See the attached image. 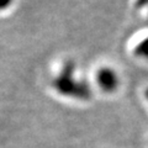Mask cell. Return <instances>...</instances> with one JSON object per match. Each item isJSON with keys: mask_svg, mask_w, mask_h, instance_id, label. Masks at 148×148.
Returning a JSON list of instances; mask_svg holds the SVG:
<instances>
[{"mask_svg": "<svg viewBox=\"0 0 148 148\" xmlns=\"http://www.w3.org/2000/svg\"><path fill=\"white\" fill-rule=\"evenodd\" d=\"M74 69L75 64L71 59L63 64L61 73L53 80L54 89L64 96H71L79 100H89L92 94L90 86L85 82L74 80Z\"/></svg>", "mask_w": 148, "mask_h": 148, "instance_id": "cell-1", "label": "cell"}, {"mask_svg": "<svg viewBox=\"0 0 148 148\" xmlns=\"http://www.w3.org/2000/svg\"><path fill=\"white\" fill-rule=\"evenodd\" d=\"M133 54L136 57L148 59V36L146 38H143L138 45H136L135 49H133Z\"/></svg>", "mask_w": 148, "mask_h": 148, "instance_id": "cell-3", "label": "cell"}, {"mask_svg": "<svg viewBox=\"0 0 148 148\" xmlns=\"http://www.w3.org/2000/svg\"><path fill=\"white\" fill-rule=\"evenodd\" d=\"M145 96H146V99L148 100V88H147V89L145 90Z\"/></svg>", "mask_w": 148, "mask_h": 148, "instance_id": "cell-6", "label": "cell"}, {"mask_svg": "<svg viewBox=\"0 0 148 148\" xmlns=\"http://www.w3.org/2000/svg\"><path fill=\"white\" fill-rule=\"evenodd\" d=\"M12 0H0V6H1L3 10H5V9L10 5Z\"/></svg>", "mask_w": 148, "mask_h": 148, "instance_id": "cell-5", "label": "cell"}, {"mask_svg": "<svg viewBox=\"0 0 148 148\" xmlns=\"http://www.w3.org/2000/svg\"><path fill=\"white\" fill-rule=\"evenodd\" d=\"M148 6V0H136L135 1V8L136 9H143Z\"/></svg>", "mask_w": 148, "mask_h": 148, "instance_id": "cell-4", "label": "cell"}, {"mask_svg": "<svg viewBox=\"0 0 148 148\" xmlns=\"http://www.w3.org/2000/svg\"><path fill=\"white\" fill-rule=\"evenodd\" d=\"M95 79L98 85L106 92H112L116 90L119 85V78L116 75L115 71L110 67H101L98 72H96Z\"/></svg>", "mask_w": 148, "mask_h": 148, "instance_id": "cell-2", "label": "cell"}]
</instances>
